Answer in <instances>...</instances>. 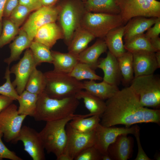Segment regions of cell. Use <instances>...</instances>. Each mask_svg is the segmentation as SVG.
<instances>
[{"instance_id":"cell-45","label":"cell","mask_w":160,"mask_h":160,"mask_svg":"<svg viewBox=\"0 0 160 160\" xmlns=\"http://www.w3.org/2000/svg\"><path fill=\"white\" fill-rule=\"evenodd\" d=\"M152 47L156 51H160V38L159 36L150 39Z\"/></svg>"},{"instance_id":"cell-22","label":"cell","mask_w":160,"mask_h":160,"mask_svg":"<svg viewBox=\"0 0 160 160\" xmlns=\"http://www.w3.org/2000/svg\"><path fill=\"white\" fill-rule=\"evenodd\" d=\"M124 28V25H122L113 29L104 38L109 51L116 58L121 56L127 51L123 41Z\"/></svg>"},{"instance_id":"cell-34","label":"cell","mask_w":160,"mask_h":160,"mask_svg":"<svg viewBox=\"0 0 160 160\" xmlns=\"http://www.w3.org/2000/svg\"><path fill=\"white\" fill-rule=\"evenodd\" d=\"M69 75L76 79L101 81L103 78L97 75L94 70L87 64L79 62Z\"/></svg>"},{"instance_id":"cell-33","label":"cell","mask_w":160,"mask_h":160,"mask_svg":"<svg viewBox=\"0 0 160 160\" xmlns=\"http://www.w3.org/2000/svg\"><path fill=\"white\" fill-rule=\"evenodd\" d=\"M37 66L43 63L52 64L53 58L50 49L40 43L33 41L29 47Z\"/></svg>"},{"instance_id":"cell-20","label":"cell","mask_w":160,"mask_h":160,"mask_svg":"<svg viewBox=\"0 0 160 160\" xmlns=\"http://www.w3.org/2000/svg\"><path fill=\"white\" fill-rule=\"evenodd\" d=\"M107 49L104 40L99 39L78 55L79 61L87 64L95 70L97 68L99 57Z\"/></svg>"},{"instance_id":"cell-49","label":"cell","mask_w":160,"mask_h":160,"mask_svg":"<svg viewBox=\"0 0 160 160\" xmlns=\"http://www.w3.org/2000/svg\"><path fill=\"white\" fill-rule=\"evenodd\" d=\"M155 56L159 68H160V51L155 52Z\"/></svg>"},{"instance_id":"cell-1","label":"cell","mask_w":160,"mask_h":160,"mask_svg":"<svg viewBox=\"0 0 160 160\" xmlns=\"http://www.w3.org/2000/svg\"><path fill=\"white\" fill-rule=\"evenodd\" d=\"M100 123L106 127L124 125L129 127L142 123H160V110L142 106L130 87L119 90L106 100Z\"/></svg>"},{"instance_id":"cell-13","label":"cell","mask_w":160,"mask_h":160,"mask_svg":"<svg viewBox=\"0 0 160 160\" xmlns=\"http://www.w3.org/2000/svg\"><path fill=\"white\" fill-rule=\"evenodd\" d=\"M138 125L129 127H106L99 123L95 129V147L102 154H107L109 145L121 134L134 135Z\"/></svg>"},{"instance_id":"cell-21","label":"cell","mask_w":160,"mask_h":160,"mask_svg":"<svg viewBox=\"0 0 160 160\" xmlns=\"http://www.w3.org/2000/svg\"><path fill=\"white\" fill-rule=\"evenodd\" d=\"M83 89L103 100H107L113 96L119 90L118 86L103 81L97 83L94 80L83 82Z\"/></svg>"},{"instance_id":"cell-26","label":"cell","mask_w":160,"mask_h":160,"mask_svg":"<svg viewBox=\"0 0 160 160\" xmlns=\"http://www.w3.org/2000/svg\"><path fill=\"white\" fill-rule=\"evenodd\" d=\"M75 96L79 100H83L85 106L91 116L96 115L101 117L106 107L105 102L104 100L83 89L79 92Z\"/></svg>"},{"instance_id":"cell-19","label":"cell","mask_w":160,"mask_h":160,"mask_svg":"<svg viewBox=\"0 0 160 160\" xmlns=\"http://www.w3.org/2000/svg\"><path fill=\"white\" fill-rule=\"evenodd\" d=\"M158 18L137 16L131 18L124 25L123 37L124 41L135 36L143 33L154 24Z\"/></svg>"},{"instance_id":"cell-9","label":"cell","mask_w":160,"mask_h":160,"mask_svg":"<svg viewBox=\"0 0 160 160\" xmlns=\"http://www.w3.org/2000/svg\"><path fill=\"white\" fill-rule=\"evenodd\" d=\"M17 105L12 103L0 113V131L4 140L15 143L26 116L19 114Z\"/></svg>"},{"instance_id":"cell-30","label":"cell","mask_w":160,"mask_h":160,"mask_svg":"<svg viewBox=\"0 0 160 160\" xmlns=\"http://www.w3.org/2000/svg\"><path fill=\"white\" fill-rule=\"evenodd\" d=\"M117 58L121 76V80L125 84L130 83L134 77L132 53L126 51Z\"/></svg>"},{"instance_id":"cell-16","label":"cell","mask_w":160,"mask_h":160,"mask_svg":"<svg viewBox=\"0 0 160 160\" xmlns=\"http://www.w3.org/2000/svg\"><path fill=\"white\" fill-rule=\"evenodd\" d=\"M127 134L119 135L108 146L107 153L112 160H127L131 156L133 140Z\"/></svg>"},{"instance_id":"cell-42","label":"cell","mask_w":160,"mask_h":160,"mask_svg":"<svg viewBox=\"0 0 160 160\" xmlns=\"http://www.w3.org/2000/svg\"><path fill=\"white\" fill-rule=\"evenodd\" d=\"M19 4L27 7L31 11L42 7L40 0H19Z\"/></svg>"},{"instance_id":"cell-50","label":"cell","mask_w":160,"mask_h":160,"mask_svg":"<svg viewBox=\"0 0 160 160\" xmlns=\"http://www.w3.org/2000/svg\"><path fill=\"white\" fill-rule=\"evenodd\" d=\"M101 160H112L111 158L108 154H102Z\"/></svg>"},{"instance_id":"cell-4","label":"cell","mask_w":160,"mask_h":160,"mask_svg":"<svg viewBox=\"0 0 160 160\" xmlns=\"http://www.w3.org/2000/svg\"><path fill=\"white\" fill-rule=\"evenodd\" d=\"M57 6V20L63 33L64 42L68 46L74 32L80 26L87 11L81 0H62Z\"/></svg>"},{"instance_id":"cell-3","label":"cell","mask_w":160,"mask_h":160,"mask_svg":"<svg viewBox=\"0 0 160 160\" xmlns=\"http://www.w3.org/2000/svg\"><path fill=\"white\" fill-rule=\"evenodd\" d=\"M73 114L63 119L46 122L39 132L44 149L58 157L64 152L67 141V124L72 120L85 116Z\"/></svg>"},{"instance_id":"cell-14","label":"cell","mask_w":160,"mask_h":160,"mask_svg":"<svg viewBox=\"0 0 160 160\" xmlns=\"http://www.w3.org/2000/svg\"><path fill=\"white\" fill-rule=\"evenodd\" d=\"M18 141L23 142L24 151L33 160L45 159V149L39 133L34 129L22 126L15 143Z\"/></svg>"},{"instance_id":"cell-51","label":"cell","mask_w":160,"mask_h":160,"mask_svg":"<svg viewBox=\"0 0 160 160\" xmlns=\"http://www.w3.org/2000/svg\"><path fill=\"white\" fill-rule=\"evenodd\" d=\"M155 158L156 160H160V156L159 154H156V155L155 156Z\"/></svg>"},{"instance_id":"cell-8","label":"cell","mask_w":160,"mask_h":160,"mask_svg":"<svg viewBox=\"0 0 160 160\" xmlns=\"http://www.w3.org/2000/svg\"><path fill=\"white\" fill-rule=\"evenodd\" d=\"M117 4L124 25L136 17H160V2L157 0H118Z\"/></svg>"},{"instance_id":"cell-40","label":"cell","mask_w":160,"mask_h":160,"mask_svg":"<svg viewBox=\"0 0 160 160\" xmlns=\"http://www.w3.org/2000/svg\"><path fill=\"white\" fill-rule=\"evenodd\" d=\"M140 127L138 126L134 134L137 146L138 151L135 160H152L147 155L141 145L140 138Z\"/></svg>"},{"instance_id":"cell-15","label":"cell","mask_w":160,"mask_h":160,"mask_svg":"<svg viewBox=\"0 0 160 160\" xmlns=\"http://www.w3.org/2000/svg\"><path fill=\"white\" fill-rule=\"evenodd\" d=\"M155 53L140 51L132 53L134 77L154 74L159 68Z\"/></svg>"},{"instance_id":"cell-23","label":"cell","mask_w":160,"mask_h":160,"mask_svg":"<svg viewBox=\"0 0 160 160\" xmlns=\"http://www.w3.org/2000/svg\"><path fill=\"white\" fill-rule=\"evenodd\" d=\"M53 58L54 70L69 74L79 62L78 55L68 52L66 53L51 50Z\"/></svg>"},{"instance_id":"cell-6","label":"cell","mask_w":160,"mask_h":160,"mask_svg":"<svg viewBox=\"0 0 160 160\" xmlns=\"http://www.w3.org/2000/svg\"><path fill=\"white\" fill-rule=\"evenodd\" d=\"M129 86L143 107L158 109L160 106V79L154 74L134 77Z\"/></svg>"},{"instance_id":"cell-32","label":"cell","mask_w":160,"mask_h":160,"mask_svg":"<svg viewBox=\"0 0 160 160\" xmlns=\"http://www.w3.org/2000/svg\"><path fill=\"white\" fill-rule=\"evenodd\" d=\"M124 45L125 50L132 53L140 51L157 52L152 46L150 39L147 38L144 33L125 41Z\"/></svg>"},{"instance_id":"cell-17","label":"cell","mask_w":160,"mask_h":160,"mask_svg":"<svg viewBox=\"0 0 160 160\" xmlns=\"http://www.w3.org/2000/svg\"><path fill=\"white\" fill-rule=\"evenodd\" d=\"M103 72V81L118 86L122 79L117 58L109 51L106 56L98 60L97 68Z\"/></svg>"},{"instance_id":"cell-35","label":"cell","mask_w":160,"mask_h":160,"mask_svg":"<svg viewBox=\"0 0 160 160\" xmlns=\"http://www.w3.org/2000/svg\"><path fill=\"white\" fill-rule=\"evenodd\" d=\"M19 27L9 19H6L3 22L2 33L0 36V48L9 43L18 34Z\"/></svg>"},{"instance_id":"cell-5","label":"cell","mask_w":160,"mask_h":160,"mask_svg":"<svg viewBox=\"0 0 160 160\" xmlns=\"http://www.w3.org/2000/svg\"><path fill=\"white\" fill-rule=\"evenodd\" d=\"M44 74L46 82L44 92L51 98L62 99L74 96L83 89V82L68 74L54 69Z\"/></svg>"},{"instance_id":"cell-12","label":"cell","mask_w":160,"mask_h":160,"mask_svg":"<svg viewBox=\"0 0 160 160\" xmlns=\"http://www.w3.org/2000/svg\"><path fill=\"white\" fill-rule=\"evenodd\" d=\"M37 66L29 48L26 49L23 57L10 69V73L14 74L15 78L12 82L20 95L25 90L28 78L33 69Z\"/></svg>"},{"instance_id":"cell-7","label":"cell","mask_w":160,"mask_h":160,"mask_svg":"<svg viewBox=\"0 0 160 160\" xmlns=\"http://www.w3.org/2000/svg\"><path fill=\"white\" fill-rule=\"evenodd\" d=\"M123 25L120 14L86 12L82 20L80 26L95 38L104 39L110 31Z\"/></svg>"},{"instance_id":"cell-25","label":"cell","mask_w":160,"mask_h":160,"mask_svg":"<svg viewBox=\"0 0 160 160\" xmlns=\"http://www.w3.org/2000/svg\"><path fill=\"white\" fill-rule=\"evenodd\" d=\"M95 38L81 26L74 32L68 47V52L78 55Z\"/></svg>"},{"instance_id":"cell-39","label":"cell","mask_w":160,"mask_h":160,"mask_svg":"<svg viewBox=\"0 0 160 160\" xmlns=\"http://www.w3.org/2000/svg\"><path fill=\"white\" fill-rule=\"evenodd\" d=\"M2 133L0 131V160L8 159L11 160H22L13 151L9 150L3 142L1 138Z\"/></svg>"},{"instance_id":"cell-48","label":"cell","mask_w":160,"mask_h":160,"mask_svg":"<svg viewBox=\"0 0 160 160\" xmlns=\"http://www.w3.org/2000/svg\"><path fill=\"white\" fill-rule=\"evenodd\" d=\"M56 159L57 160H73L68 155L65 153L61 154Z\"/></svg>"},{"instance_id":"cell-36","label":"cell","mask_w":160,"mask_h":160,"mask_svg":"<svg viewBox=\"0 0 160 160\" xmlns=\"http://www.w3.org/2000/svg\"><path fill=\"white\" fill-rule=\"evenodd\" d=\"M11 73L9 66L6 68L4 78L6 80L5 83L0 86V94L9 97L14 100H17L19 95L13 86L10 79Z\"/></svg>"},{"instance_id":"cell-29","label":"cell","mask_w":160,"mask_h":160,"mask_svg":"<svg viewBox=\"0 0 160 160\" xmlns=\"http://www.w3.org/2000/svg\"><path fill=\"white\" fill-rule=\"evenodd\" d=\"M38 98V95L25 90L17 100L19 103L18 113L33 117L36 108Z\"/></svg>"},{"instance_id":"cell-44","label":"cell","mask_w":160,"mask_h":160,"mask_svg":"<svg viewBox=\"0 0 160 160\" xmlns=\"http://www.w3.org/2000/svg\"><path fill=\"white\" fill-rule=\"evenodd\" d=\"M14 100L9 97L0 94V113L12 104Z\"/></svg>"},{"instance_id":"cell-47","label":"cell","mask_w":160,"mask_h":160,"mask_svg":"<svg viewBox=\"0 0 160 160\" xmlns=\"http://www.w3.org/2000/svg\"><path fill=\"white\" fill-rule=\"evenodd\" d=\"M7 0H0V22L3 15V12Z\"/></svg>"},{"instance_id":"cell-52","label":"cell","mask_w":160,"mask_h":160,"mask_svg":"<svg viewBox=\"0 0 160 160\" xmlns=\"http://www.w3.org/2000/svg\"><path fill=\"white\" fill-rule=\"evenodd\" d=\"M1 26H2L1 23V22H0V34L1 33Z\"/></svg>"},{"instance_id":"cell-28","label":"cell","mask_w":160,"mask_h":160,"mask_svg":"<svg viewBox=\"0 0 160 160\" xmlns=\"http://www.w3.org/2000/svg\"><path fill=\"white\" fill-rule=\"evenodd\" d=\"M101 117L96 115L91 116L89 113L85 116L73 119L68 122L69 125L75 130L87 132L95 129L100 123Z\"/></svg>"},{"instance_id":"cell-38","label":"cell","mask_w":160,"mask_h":160,"mask_svg":"<svg viewBox=\"0 0 160 160\" xmlns=\"http://www.w3.org/2000/svg\"><path fill=\"white\" fill-rule=\"evenodd\" d=\"M102 154L94 145L82 151L75 157L74 160H101Z\"/></svg>"},{"instance_id":"cell-27","label":"cell","mask_w":160,"mask_h":160,"mask_svg":"<svg viewBox=\"0 0 160 160\" xmlns=\"http://www.w3.org/2000/svg\"><path fill=\"white\" fill-rule=\"evenodd\" d=\"M118 0H87L84 3L87 12L119 14Z\"/></svg>"},{"instance_id":"cell-37","label":"cell","mask_w":160,"mask_h":160,"mask_svg":"<svg viewBox=\"0 0 160 160\" xmlns=\"http://www.w3.org/2000/svg\"><path fill=\"white\" fill-rule=\"evenodd\" d=\"M31 11L27 7L18 4L12 12L9 19L19 27Z\"/></svg>"},{"instance_id":"cell-18","label":"cell","mask_w":160,"mask_h":160,"mask_svg":"<svg viewBox=\"0 0 160 160\" xmlns=\"http://www.w3.org/2000/svg\"><path fill=\"white\" fill-rule=\"evenodd\" d=\"M63 31L55 22L46 24L37 31L33 41L45 45L51 49L60 39H63Z\"/></svg>"},{"instance_id":"cell-2","label":"cell","mask_w":160,"mask_h":160,"mask_svg":"<svg viewBox=\"0 0 160 160\" xmlns=\"http://www.w3.org/2000/svg\"><path fill=\"white\" fill-rule=\"evenodd\" d=\"M79 104L75 96L57 99L49 97L44 92L38 95L33 117L36 121L46 122L61 119L74 114Z\"/></svg>"},{"instance_id":"cell-24","label":"cell","mask_w":160,"mask_h":160,"mask_svg":"<svg viewBox=\"0 0 160 160\" xmlns=\"http://www.w3.org/2000/svg\"><path fill=\"white\" fill-rule=\"evenodd\" d=\"M18 34L9 45L10 56L4 60V62L8 66L12 63L19 59L23 51L29 48L33 41L30 39L26 33L21 28L19 30Z\"/></svg>"},{"instance_id":"cell-41","label":"cell","mask_w":160,"mask_h":160,"mask_svg":"<svg viewBox=\"0 0 160 160\" xmlns=\"http://www.w3.org/2000/svg\"><path fill=\"white\" fill-rule=\"evenodd\" d=\"M153 27H151L147 30L145 35L148 38H151L159 36L160 33V17H158Z\"/></svg>"},{"instance_id":"cell-31","label":"cell","mask_w":160,"mask_h":160,"mask_svg":"<svg viewBox=\"0 0 160 160\" xmlns=\"http://www.w3.org/2000/svg\"><path fill=\"white\" fill-rule=\"evenodd\" d=\"M46 84L44 73L38 70L36 67L33 69L28 78L25 90L39 95L44 92Z\"/></svg>"},{"instance_id":"cell-10","label":"cell","mask_w":160,"mask_h":160,"mask_svg":"<svg viewBox=\"0 0 160 160\" xmlns=\"http://www.w3.org/2000/svg\"><path fill=\"white\" fill-rule=\"evenodd\" d=\"M57 6H42L31 14L21 28L33 41L38 30L43 25L57 20Z\"/></svg>"},{"instance_id":"cell-46","label":"cell","mask_w":160,"mask_h":160,"mask_svg":"<svg viewBox=\"0 0 160 160\" xmlns=\"http://www.w3.org/2000/svg\"><path fill=\"white\" fill-rule=\"evenodd\" d=\"M42 6H52L55 5L58 0H40Z\"/></svg>"},{"instance_id":"cell-43","label":"cell","mask_w":160,"mask_h":160,"mask_svg":"<svg viewBox=\"0 0 160 160\" xmlns=\"http://www.w3.org/2000/svg\"><path fill=\"white\" fill-rule=\"evenodd\" d=\"M18 4L19 0H7L3 16L9 17L12 12Z\"/></svg>"},{"instance_id":"cell-53","label":"cell","mask_w":160,"mask_h":160,"mask_svg":"<svg viewBox=\"0 0 160 160\" xmlns=\"http://www.w3.org/2000/svg\"><path fill=\"white\" fill-rule=\"evenodd\" d=\"M84 3H85L87 0H81Z\"/></svg>"},{"instance_id":"cell-11","label":"cell","mask_w":160,"mask_h":160,"mask_svg":"<svg viewBox=\"0 0 160 160\" xmlns=\"http://www.w3.org/2000/svg\"><path fill=\"white\" fill-rule=\"evenodd\" d=\"M68 123L66 126L67 141L64 153L68 155L73 160L82 151L94 145L95 129L87 132H80L73 128Z\"/></svg>"}]
</instances>
